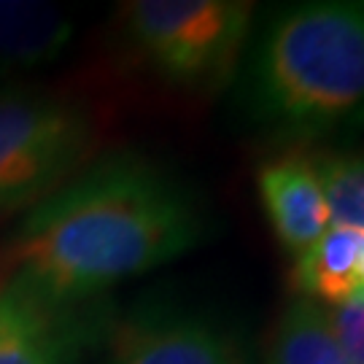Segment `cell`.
Returning a JSON list of instances; mask_svg holds the SVG:
<instances>
[{
	"label": "cell",
	"mask_w": 364,
	"mask_h": 364,
	"mask_svg": "<svg viewBox=\"0 0 364 364\" xmlns=\"http://www.w3.org/2000/svg\"><path fill=\"white\" fill-rule=\"evenodd\" d=\"M203 235L186 183L146 156L114 151L27 210L6 254L14 278L41 294L87 302L189 254Z\"/></svg>",
	"instance_id": "1"
},
{
	"label": "cell",
	"mask_w": 364,
	"mask_h": 364,
	"mask_svg": "<svg viewBox=\"0 0 364 364\" xmlns=\"http://www.w3.org/2000/svg\"><path fill=\"white\" fill-rule=\"evenodd\" d=\"M248 119L294 146L364 132V0H313L262 27L243 76Z\"/></svg>",
	"instance_id": "2"
},
{
	"label": "cell",
	"mask_w": 364,
	"mask_h": 364,
	"mask_svg": "<svg viewBox=\"0 0 364 364\" xmlns=\"http://www.w3.org/2000/svg\"><path fill=\"white\" fill-rule=\"evenodd\" d=\"M135 57L156 78L186 92L221 90L251 36L254 3L132 0L119 11Z\"/></svg>",
	"instance_id": "3"
},
{
	"label": "cell",
	"mask_w": 364,
	"mask_h": 364,
	"mask_svg": "<svg viewBox=\"0 0 364 364\" xmlns=\"http://www.w3.org/2000/svg\"><path fill=\"white\" fill-rule=\"evenodd\" d=\"M97 146L87 105L41 90L0 92V213L36 208L78 170Z\"/></svg>",
	"instance_id": "4"
},
{
	"label": "cell",
	"mask_w": 364,
	"mask_h": 364,
	"mask_svg": "<svg viewBox=\"0 0 364 364\" xmlns=\"http://www.w3.org/2000/svg\"><path fill=\"white\" fill-rule=\"evenodd\" d=\"M114 321L108 302H57L11 278L0 289V364H78Z\"/></svg>",
	"instance_id": "5"
},
{
	"label": "cell",
	"mask_w": 364,
	"mask_h": 364,
	"mask_svg": "<svg viewBox=\"0 0 364 364\" xmlns=\"http://www.w3.org/2000/svg\"><path fill=\"white\" fill-rule=\"evenodd\" d=\"M100 364H248V348L210 313L146 305L117 316Z\"/></svg>",
	"instance_id": "6"
},
{
	"label": "cell",
	"mask_w": 364,
	"mask_h": 364,
	"mask_svg": "<svg viewBox=\"0 0 364 364\" xmlns=\"http://www.w3.org/2000/svg\"><path fill=\"white\" fill-rule=\"evenodd\" d=\"M262 208L278 243L297 259L329 227V213L316 178L311 146H289L257 170Z\"/></svg>",
	"instance_id": "7"
},
{
	"label": "cell",
	"mask_w": 364,
	"mask_h": 364,
	"mask_svg": "<svg viewBox=\"0 0 364 364\" xmlns=\"http://www.w3.org/2000/svg\"><path fill=\"white\" fill-rule=\"evenodd\" d=\"M76 36L63 9L30 0H0V65L43 68L57 63Z\"/></svg>",
	"instance_id": "8"
},
{
	"label": "cell",
	"mask_w": 364,
	"mask_h": 364,
	"mask_svg": "<svg viewBox=\"0 0 364 364\" xmlns=\"http://www.w3.org/2000/svg\"><path fill=\"white\" fill-rule=\"evenodd\" d=\"M359 251L362 235L351 230L329 227L318 243H313L302 257L294 259L289 273V287L299 297L316 299L321 305H343L362 294L359 281Z\"/></svg>",
	"instance_id": "9"
},
{
	"label": "cell",
	"mask_w": 364,
	"mask_h": 364,
	"mask_svg": "<svg viewBox=\"0 0 364 364\" xmlns=\"http://www.w3.org/2000/svg\"><path fill=\"white\" fill-rule=\"evenodd\" d=\"M270 364H346L326 305L308 297L289 302L270 340Z\"/></svg>",
	"instance_id": "10"
},
{
	"label": "cell",
	"mask_w": 364,
	"mask_h": 364,
	"mask_svg": "<svg viewBox=\"0 0 364 364\" xmlns=\"http://www.w3.org/2000/svg\"><path fill=\"white\" fill-rule=\"evenodd\" d=\"M316 178L335 230L364 235V154L351 149L311 146Z\"/></svg>",
	"instance_id": "11"
},
{
	"label": "cell",
	"mask_w": 364,
	"mask_h": 364,
	"mask_svg": "<svg viewBox=\"0 0 364 364\" xmlns=\"http://www.w3.org/2000/svg\"><path fill=\"white\" fill-rule=\"evenodd\" d=\"M346 364H364V291L329 313Z\"/></svg>",
	"instance_id": "12"
},
{
	"label": "cell",
	"mask_w": 364,
	"mask_h": 364,
	"mask_svg": "<svg viewBox=\"0 0 364 364\" xmlns=\"http://www.w3.org/2000/svg\"><path fill=\"white\" fill-rule=\"evenodd\" d=\"M359 281H362V291H364V235H362V251H359Z\"/></svg>",
	"instance_id": "13"
},
{
	"label": "cell",
	"mask_w": 364,
	"mask_h": 364,
	"mask_svg": "<svg viewBox=\"0 0 364 364\" xmlns=\"http://www.w3.org/2000/svg\"><path fill=\"white\" fill-rule=\"evenodd\" d=\"M3 284H6V281H3V275H0V289H3Z\"/></svg>",
	"instance_id": "14"
}]
</instances>
